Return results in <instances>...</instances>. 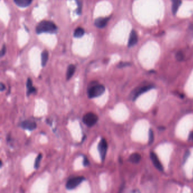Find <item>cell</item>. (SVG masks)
<instances>
[{
    "instance_id": "6da1fadb",
    "label": "cell",
    "mask_w": 193,
    "mask_h": 193,
    "mask_svg": "<svg viewBox=\"0 0 193 193\" xmlns=\"http://www.w3.org/2000/svg\"><path fill=\"white\" fill-rule=\"evenodd\" d=\"M58 30L55 23L51 21H42L36 28V32L37 34L42 33L55 34Z\"/></svg>"
},
{
    "instance_id": "7a4b0ae2",
    "label": "cell",
    "mask_w": 193,
    "mask_h": 193,
    "mask_svg": "<svg viewBox=\"0 0 193 193\" xmlns=\"http://www.w3.org/2000/svg\"><path fill=\"white\" fill-rule=\"evenodd\" d=\"M105 86L101 84H95L91 86L87 90V94L89 98H93L100 96L105 92Z\"/></svg>"
},
{
    "instance_id": "3957f363",
    "label": "cell",
    "mask_w": 193,
    "mask_h": 193,
    "mask_svg": "<svg viewBox=\"0 0 193 193\" xmlns=\"http://www.w3.org/2000/svg\"><path fill=\"white\" fill-rule=\"evenodd\" d=\"M98 116L93 112H89L85 114L83 117V122L89 127H92L95 126L98 121Z\"/></svg>"
},
{
    "instance_id": "277c9868",
    "label": "cell",
    "mask_w": 193,
    "mask_h": 193,
    "mask_svg": "<svg viewBox=\"0 0 193 193\" xmlns=\"http://www.w3.org/2000/svg\"><path fill=\"white\" fill-rule=\"evenodd\" d=\"M85 180V178L81 176L73 177L67 181L66 184V187L68 190L74 189L75 188H77L81 182H83Z\"/></svg>"
},
{
    "instance_id": "5b68a950",
    "label": "cell",
    "mask_w": 193,
    "mask_h": 193,
    "mask_svg": "<svg viewBox=\"0 0 193 193\" xmlns=\"http://www.w3.org/2000/svg\"><path fill=\"white\" fill-rule=\"evenodd\" d=\"M98 150L100 154L101 161H104L105 159V156L108 150V144L105 138H102L98 144Z\"/></svg>"
},
{
    "instance_id": "8992f818",
    "label": "cell",
    "mask_w": 193,
    "mask_h": 193,
    "mask_svg": "<svg viewBox=\"0 0 193 193\" xmlns=\"http://www.w3.org/2000/svg\"><path fill=\"white\" fill-rule=\"evenodd\" d=\"M153 88H154V86L152 85L143 86L141 87L137 88L133 92V100H136V98H137L138 96L142 94L143 93H145V92L149 91Z\"/></svg>"
},
{
    "instance_id": "52a82bcc",
    "label": "cell",
    "mask_w": 193,
    "mask_h": 193,
    "mask_svg": "<svg viewBox=\"0 0 193 193\" xmlns=\"http://www.w3.org/2000/svg\"><path fill=\"white\" fill-rule=\"evenodd\" d=\"M22 128L25 129L33 130L37 127V124L32 120H25L21 123Z\"/></svg>"
},
{
    "instance_id": "ba28073f",
    "label": "cell",
    "mask_w": 193,
    "mask_h": 193,
    "mask_svg": "<svg viewBox=\"0 0 193 193\" xmlns=\"http://www.w3.org/2000/svg\"><path fill=\"white\" fill-rule=\"evenodd\" d=\"M150 157L152 161L154 166H155L156 168L160 171H163V167L162 164L160 163L159 159L158 158L157 156L153 152H151L150 153Z\"/></svg>"
},
{
    "instance_id": "9c48e42d",
    "label": "cell",
    "mask_w": 193,
    "mask_h": 193,
    "mask_svg": "<svg viewBox=\"0 0 193 193\" xmlns=\"http://www.w3.org/2000/svg\"><path fill=\"white\" fill-rule=\"evenodd\" d=\"M138 35L137 32L134 31L132 30L130 34L129 42H128V46L130 48L134 46L137 43Z\"/></svg>"
},
{
    "instance_id": "30bf717a",
    "label": "cell",
    "mask_w": 193,
    "mask_h": 193,
    "mask_svg": "<svg viewBox=\"0 0 193 193\" xmlns=\"http://www.w3.org/2000/svg\"><path fill=\"white\" fill-rule=\"evenodd\" d=\"M109 17L106 18H99L95 21V25L99 28H103L107 26Z\"/></svg>"
},
{
    "instance_id": "8fae6325",
    "label": "cell",
    "mask_w": 193,
    "mask_h": 193,
    "mask_svg": "<svg viewBox=\"0 0 193 193\" xmlns=\"http://www.w3.org/2000/svg\"><path fill=\"white\" fill-rule=\"evenodd\" d=\"M172 10L173 15H176L178 11V8L182 4L181 0H172Z\"/></svg>"
},
{
    "instance_id": "7c38bea8",
    "label": "cell",
    "mask_w": 193,
    "mask_h": 193,
    "mask_svg": "<svg viewBox=\"0 0 193 193\" xmlns=\"http://www.w3.org/2000/svg\"><path fill=\"white\" fill-rule=\"evenodd\" d=\"M32 0H14L15 4L21 8H26L31 4Z\"/></svg>"
},
{
    "instance_id": "4fadbf2b",
    "label": "cell",
    "mask_w": 193,
    "mask_h": 193,
    "mask_svg": "<svg viewBox=\"0 0 193 193\" xmlns=\"http://www.w3.org/2000/svg\"><path fill=\"white\" fill-rule=\"evenodd\" d=\"M27 95L28 96H29L31 94L35 93L36 92V89L32 86V82L30 78H28L27 81Z\"/></svg>"
},
{
    "instance_id": "5bb4252c",
    "label": "cell",
    "mask_w": 193,
    "mask_h": 193,
    "mask_svg": "<svg viewBox=\"0 0 193 193\" xmlns=\"http://www.w3.org/2000/svg\"><path fill=\"white\" fill-rule=\"evenodd\" d=\"M75 70H76V67L74 64H71L68 66L67 72H66V79L67 80H70L71 78V77L73 76Z\"/></svg>"
},
{
    "instance_id": "9a60e30c",
    "label": "cell",
    "mask_w": 193,
    "mask_h": 193,
    "mask_svg": "<svg viewBox=\"0 0 193 193\" xmlns=\"http://www.w3.org/2000/svg\"><path fill=\"white\" fill-rule=\"evenodd\" d=\"M141 159V156L138 153H134L129 157V161L133 163H138Z\"/></svg>"
},
{
    "instance_id": "2e32d148",
    "label": "cell",
    "mask_w": 193,
    "mask_h": 193,
    "mask_svg": "<svg viewBox=\"0 0 193 193\" xmlns=\"http://www.w3.org/2000/svg\"><path fill=\"white\" fill-rule=\"evenodd\" d=\"M49 54L47 50H44L43 52L41 53V65L43 67L45 66L47 64V63L48 60Z\"/></svg>"
},
{
    "instance_id": "e0dca14e",
    "label": "cell",
    "mask_w": 193,
    "mask_h": 193,
    "mask_svg": "<svg viewBox=\"0 0 193 193\" xmlns=\"http://www.w3.org/2000/svg\"><path fill=\"white\" fill-rule=\"evenodd\" d=\"M85 34V30L82 28L78 27L76 30H75L74 32V36L77 38H80L82 37Z\"/></svg>"
},
{
    "instance_id": "ac0fdd59",
    "label": "cell",
    "mask_w": 193,
    "mask_h": 193,
    "mask_svg": "<svg viewBox=\"0 0 193 193\" xmlns=\"http://www.w3.org/2000/svg\"><path fill=\"white\" fill-rule=\"evenodd\" d=\"M41 159H42V154H40L38 155V156H37V158H36V160H35V165H34L35 168L37 169L39 168V166H40V163Z\"/></svg>"
},
{
    "instance_id": "d6986e66",
    "label": "cell",
    "mask_w": 193,
    "mask_h": 193,
    "mask_svg": "<svg viewBox=\"0 0 193 193\" xmlns=\"http://www.w3.org/2000/svg\"><path fill=\"white\" fill-rule=\"evenodd\" d=\"M176 59L178 61H182L184 59V54L182 52L180 51V52L177 53V54L176 55Z\"/></svg>"
},
{
    "instance_id": "ffe728a7",
    "label": "cell",
    "mask_w": 193,
    "mask_h": 193,
    "mask_svg": "<svg viewBox=\"0 0 193 193\" xmlns=\"http://www.w3.org/2000/svg\"><path fill=\"white\" fill-rule=\"evenodd\" d=\"M154 140V134L152 129L149 130V144H151Z\"/></svg>"
},
{
    "instance_id": "44dd1931",
    "label": "cell",
    "mask_w": 193,
    "mask_h": 193,
    "mask_svg": "<svg viewBox=\"0 0 193 193\" xmlns=\"http://www.w3.org/2000/svg\"><path fill=\"white\" fill-rule=\"evenodd\" d=\"M76 1L77 2L78 6L77 13H78V14H80L81 13V11H82V1L81 0H76Z\"/></svg>"
},
{
    "instance_id": "7402d4cb",
    "label": "cell",
    "mask_w": 193,
    "mask_h": 193,
    "mask_svg": "<svg viewBox=\"0 0 193 193\" xmlns=\"http://www.w3.org/2000/svg\"><path fill=\"white\" fill-rule=\"evenodd\" d=\"M130 66V63H127V62H121L118 64L119 68H123V67H126Z\"/></svg>"
},
{
    "instance_id": "603a6c76",
    "label": "cell",
    "mask_w": 193,
    "mask_h": 193,
    "mask_svg": "<svg viewBox=\"0 0 193 193\" xmlns=\"http://www.w3.org/2000/svg\"><path fill=\"white\" fill-rule=\"evenodd\" d=\"M6 45H4L2 48L1 49V56H3L6 54Z\"/></svg>"
},
{
    "instance_id": "cb8c5ba5",
    "label": "cell",
    "mask_w": 193,
    "mask_h": 193,
    "mask_svg": "<svg viewBox=\"0 0 193 193\" xmlns=\"http://www.w3.org/2000/svg\"><path fill=\"white\" fill-rule=\"evenodd\" d=\"M190 155V152L189 151H187L186 152H185V155H184V162L185 163L186 162V160H187V159L188 158V157Z\"/></svg>"
},
{
    "instance_id": "d4e9b609",
    "label": "cell",
    "mask_w": 193,
    "mask_h": 193,
    "mask_svg": "<svg viewBox=\"0 0 193 193\" xmlns=\"http://www.w3.org/2000/svg\"><path fill=\"white\" fill-rule=\"evenodd\" d=\"M83 164L85 166H87L89 165V161L88 159L87 158V157H85L84 158V161H83Z\"/></svg>"
},
{
    "instance_id": "484cf974",
    "label": "cell",
    "mask_w": 193,
    "mask_h": 193,
    "mask_svg": "<svg viewBox=\"0 0 193 193\" xmlns=\"http://www.w3.org/2000/svg\"><path fill=\"white\" fill-rule=\"evenodd\" d=\"M0 89H1V92H2L5 89V86L2 82H1V84H0Z\"/></svg>"
},
{
    "instance_id": "4316f807",
    "label": "cell",
    "mask_w": 193,
    "mask_h": 193,
    "mask_svg": "<svg viewBox=\"0 0 193 193\" xmlns=\"http://www.w3.org/2000/svg\"><path fill=\"white\" fill-rule=\"evenodd\" d=\"M190 140H193V132H191L189 136Z\"/></svg>"
}]
</instances>
